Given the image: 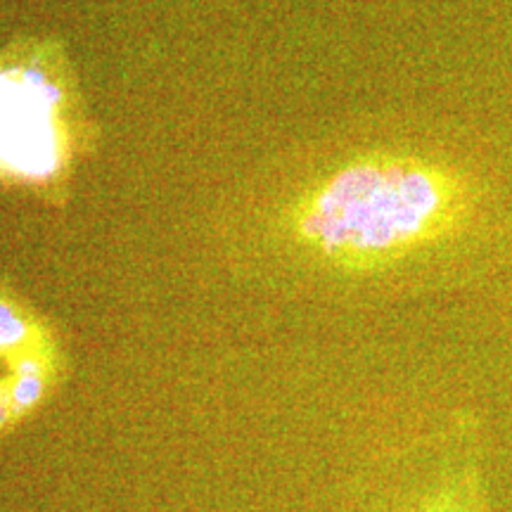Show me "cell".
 <instances>
[{
    "label": "cell",
    "mask_w": 512,
    "mask_h": 512,
    "mask_svg": "<svg viewBox=\"0 0 512 512\" xmlns=\"http://www.w3.org/2000/svg\"><path fill=\"white\" fill-rule=\"evenodd\" d=\"M67 79L48 50L0 53V183L48 185L72 162Z\"/></svg>",
    "instance_id": "obj_2"
},
{
    "label": "cell",
    "mask_w": 512,
    "mask_h": 512,
    "mask_svg": "<svg viewBox=\"0 0 512 512\" xmlns=\"http://www.w3.org/2000/svg\"><path fill=\"white\" fill-rule=\"evenodd\" d=\"M456 171L415 155H366L292 204V238L342 271H377L434 245L467 214Z\"/></svg>",
    "instance_id": "obj_1"
}]
</instances>
